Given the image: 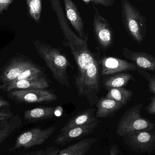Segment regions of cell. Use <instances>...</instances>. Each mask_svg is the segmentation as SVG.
Instances as JSON below:
<instances>
[{
	"instance_id": "obj_1",
	"label": "cell",
	"mask_w": 155,
	"mask_h": 155,
	"mask_svg": "<svg viewBox=\"0 0 155 155\" xmlns=\"http://www.w3.org/2000/svg\"><path fill=\"white\" fill-rule=\"evenodd\" d=\"M52 9L57 17L64 35L63 45L70 48L77 67L74 83L80 97L86 98L92 106L98 100L97 94L101 88L99 57L90 51L88 40H84L71 29L61 2L51 0Z\"/></svg>"
},
{
	"instance_id": "obj_2",
	"label": "cell",
	"mask_w": 155,
	"mask_h": 155,
	"mask_svg": "<svg viewBox=\"0 0 155 155\" xmlns=\"http://www.w3.org/2000/svg\"><path fill=\"white\" fill-rule=\"evenodd\" d=\"M32 42L51 71L54 79L59 84L69 87L71 78L68 71L71 65L64 54L59 48L39 40H33Z\"/></svg>"
},
{
	"instance_id": "obj_3",
	"label": "cell",
	"mask_w": 155,
	"mask_h": 155,
	"mask_svg": "<svg viewBox=\"0 0 155 155\" xmlns=\"http://www.w3.org/2000/svg\"><path fill=\"white\" fill-rule=\"evenodd\" d=\"M121 14L123 24L127 34L133 41L141 44L146 37V18L137 7L127 0L122 1Z\"/></svg>"
},
{
	"instance_id": "obj_4",
	"label": "cell",
	"mask_w": 155,
	"mask_h": 155,
	"mask_svg": "<svg viewBox=\"0 0 155 155\" xmlns=\"http://www.w3.org/2000/svg\"><path fill=\"white\" fill-rule=\"evenodd\" d=\"M143 104L132 106L123 115L118 121L116 133L121 137L136 132L150 131L154 129L153 122L141 116Z\"/></svg>"
},
{
	"instance_id": "obj_5",
	"label": "cell",
	"mask_w": 155,
	"mask_h": 155,
	"mask_svg": "<svg viewBox=\"0 0 155 155\" xmlns=\"http://www.w3.org/2000/svg\"><path fill=\"white\" fill-rule=\"evenodd\" d=\"M94 10L93 26L95 37L102 50H107L114 42V33L107 20L101 15L97 8L92 5Z\"/></svg>"
},
{
	"instance_id": "obj_6",
	"label": "cell",
	"mask_w": 155,
	"mask_h": 155,
	"mask_svg": "<svg viewBox=\"0 0 155 155\" xmlns=\"http://www.w3.org/2000/svg\"><path fill=\"white\" fill-rule=\"evenodd\" d=\"M55 131L54 126L43 129L34 128L28 130L16 138L15 144L9 151L12 152L20 148H29L42 144L51 137Z\"/></svg>"
},
{
	"instance_id": "obj_7",
	"label": "cell",
	"mask_w": 155,
	"mask_h": 155,
	"mask_svg": "<svg viewBox=\"0 0 155 155\" xmlns=\"http://www.w3.org/2000/svg\"><path fill=\"white\" fill-rule=\"evenodd\" d=\"M123 138L125 143L138 153H150L155 150V129L134 132Z\"/></svg>"
},
{
	"instance_id": "obj_8",
	"label": "cell",
	"mask_w": 155,
	"mask_h": 155,
	"mask_svg": "<svg viewBox=\"0 0 155 155\" xmlns=\"http://www.w3.org/2000/svg\"><path fill=\"white\" fill-rule=\"evenodd\" d=\"M8 97L18 103H37L55 101L57 96L44 89L13 90L7 93Z\"/></svg>"
},
{
	"instance_id": "obj_9",
	"label": "cell",
	"mask_w": 155,
	"mask_h": 155,
	"mask_svg": "<svg viewBox=\"0 0 155 155\" xmlns=\"http://www.w3.org/2000/svg\"><path fill=\"white\" fill-rule=\"evenodd\" d=\"M36 65L31 60L24 56L14 57L2 69L0 75V82L4 84L12 82L26 69Z\"/></svg>"
},
{
	"instance_id": "obj_10",
	"label": "cell",
	"mask_w": 155,
	"mask_h": 155,
	"mask_svg": "<svg viewBox=\"0 0 155 155\" xmlns=\"http://www.w3.org/2000/svg\"><path fill=\"white\" fill-rule=\"evenodd\" d=\"M100 64L101 76L111 75L126 71L138 70V67L133 63L117 57H104L100 59Z\"/></svg>"
},
{
	"instance_id": "obj_11",
	"label": "cell",
	"mask_w": 155,
	"mask_h": 155,
	"mask_svg": "<svg viewBox=\"0 0 155 155\" xmlns=\"http://www.w3.org/2000/svg\"><path fill=\"white\" fill-rule=\"evenodd\" d=\"M49 86L48 80L42 76L21 81H12L0 85V89L9 93L13 90L44 89Z\"/></svg>"
},
{
	"instance_id": "obj_12",
	"label": "cell",
	"mask_w": 155,
	"mask_h": 155,
	"mask_svg": "<svg viewBox=\"0 0 155 155\" xmlns=\"http://www.w3.org/2000/svg\"><path fill=\"white\" fill-rule=\"evenodd\" d=\"M100 122L93 123L88 125L72 128L67 132L60 133L54 140L59 145L64 146L71 142L83 138L93 133Z\"/></svg>"
},
{
	"instance_id": "obj_13",
	"label": "cell",
	"mask_w": 155,
	"mask_h": 155,
	"mask_svg": "<svg viewBox=\"0 0 155 155\" xmlns=\"http://www.w3.org/2000/svg\"><path fill=\"white\" fill-rule=\"evenodd\" d=\"M122 54L138 68L155 71V56L153 55L140 51H132L127 47L123 48Z\"/></svg>"
},
{
	"instance_id": "obj_14",
	"label": "cell",
	"mask_w": 155,
	"mask_h": 155,
	"mask_svg": "<svg viewBox=\"0 0 155 155\" xmlns=\"http://www.w3.org/2000/svg\"><path fill=\"white\" fill-rule=\"evenodd\" d=\"M64 9L66 16L78 35L84 40H88V33L86 34L84 25L77 5L72 0H64Z\"/></svg>"
},
{
	"instance_id": "obj_15",
	"label": "cell",
	"mask_w": 155,
	"mask_h": 155,
	"mask_svg": "<svg viewBox=\"0 0 155 155\" xmlns=\"http://www.w3.org/2000/svg\"><path fill=\"white\" fill-rule=\"evenodd\" d=\"M95 110L93 108H88L79 112L70 118L67 123L61 129L60 133L67 132L72 128L100 122L95 116Z\"/></svg>"
},
{
	"instance_id": "obj_16",
	"label": "cell",
	"mask_w": 155,
	"mask_h": 155,
	"mask_svg": "<svg viewBox=\"0 0 155 155\" xmlns=\"http://www.w3.org/2000/svg\"><path fill=\"white\" fill-rule=\"evenodd\" d=\"M124 106L122 104L108 99L102 97L96 103L97 110L96 116L98 118H106L111 116Z\"/></svg>"
},
{
	"instance_id": "obj_17",
	"label": "cell",
	"mask_w": 155,
	"mask_h": 155,
	"mask_svg": "<svg viewBox=\"0 0 155 155\" xmlns=\"http://www.w3.org/2000/svg\"><path fill=\"white\" fill-rule=\"evenodd\" d=\"M57 107L41 106L27 110L25 112L24 118L30 122H37L52 118Z\"/></svg>"
},
{
	"instance_id": "obj_18",
	"label": "cell",
	"mask_w": 155,
	"mask_h": 155,
	"mask_svg": "<svg viewBox=\"0 0 155 155\" xmlns=\"http://www.w3.org/2000/svg\"><path fill=\"white\" fill-rule=\"evenodd\" d=\"M96 141V138L83 139L61 150L57 155H86Z\"/></svg>"
},
{
	"instance_id": "obj_19",
	"label": "cell",
	"mask_w": 155,
	"mask_h": 155,
	"mask_svg": "<svg viewBox=\"0 0 155 155\" xmlns=\"http://www.w3.org/2000/svg\"><path fill=\"white\" fill-rule=\"evenodd\" d=\"M131 80L136 82L135 78L132 75L127 73H119L106 78L102 85L104 88L109 90L125 87Z\"/></svg>"
},
{
	"instance_id": "obj_20",
	"label": "cell",
	"mask_w": 155,
	"mask_h": 155,
	"mask_svg": "<svg viewBox=\"0 0 155 155\" xmlns=\"http://www.w3.org/2000/svg\"><path fill=\"white\" fill-rule=\"evenodd\" d=\"M133 91L124 87L113 88L108 90L105 97L116 101L123 106H125L134 95Z\"/></svg>"
},
{
	"instance_id": "obj_21",
	"label": "cell",
	"mask_w": 155,
	"mask_h": 155,
	"mask_svg": "<svg viewBox=\"0 0 155 155\" xmlns=\"http://www.w3.org/2000/svg\"><path fill=\"white\" fill-rule=\"evenodd\" d=\"M29 14L36 22H39L41 18L42 4L41 0H27L26 1Z\"/></svg>"
},
{
	"instance_id": "obj_22",
	"label": "cell",
	"mask_w": 155,
	"mask_h": 155,
	"mask_svg": "<svg viewBox=\"0 0 155 155\" xmlns=\"http://www.w3.org/2000/svg\"><path fill=\"white\" fill-rule=\"evenodd\" d=\"M21 124V121L17 117H12L10 119L8 123L0 130V143L6 139L16 128H18Z\"/></svg>"
},
{
	"instance_id": "obj_23",
	"label": "cell",
	"mask_w": 155,
	"mask_h": 155,
	"mask_svg": "<svg viewBox=\"0 0 155 155\" xmlns=\"http://www.w3.org/2000/svg\"><path fill=\"white\" fill-rule=\"evenodd\" d=\"M137 71L148 82V87L149 92L155 94V73L152 75L144 69L138 67Z\"/></svg>"
},
{
	"instance_id": "obj_24",
	"label": "cell",
	"mask_w": 155,
	"mask_h": 155,
	"mask_svg": "<svg viewBox=\"0 0 155 155\" xmlns=\"http://www.w3.org/2000/svg\"><path fill=\"white\" fill-rule=\"evenodd\" d=\"M60 150L55 147H48L46 149L37 150L23 155H57Z\"/></svg>"
},
{
	"instance_id": "obj_25",
	"label": "cell",
	"mask_w": 155,
	"mask_h": 155,
	"mask_svg": "<svg viewBox=\"0 0 155 155\" xmlns=\"http://www.w3.org/2000/svg\"><path fill=\"white\" fill-rule=\"evenodd\" d=\"M82 2L85 4H92L95 5H101L105 7L113 6L114 4V0H82Z\"/></svg>"
},
{
	"instance_id": "obj_26",
	"label": "cell",
	"mask_w": 155,
	"mask_h": 155,
	"mask_svg": "<svg viewBox=\"0 0 155 155\" xmlns=\"http://www.w3.org/2000/svg\"><path fill=\"white\" fill-rule=\"evenodd\" d=\"M13 113L10 109L3 108L0 109V122L8 121L13 116Z\"/></svg>"
},
{
	"instance_id": "obj_27",
	"label": "cell",
	"mask_w": 155,
	"mask_h": 155,
	"mask_svg": "<svg viewBox=\"0 0 155 155\" xmlns=\"http://www.w3.org/2000/svg\"><path fill=\"white\" fill-rule=\"evenodd\" d=\"M146 110L148 113L155 115V96L151 98V102L146 107Z\"/></svg>"
},
{
	"instance_id": "obj_28",
	"label": "cell",
	"mask_w": 155,
	"mask_h": 155,
	"mask_svg": "<svg viewBox=\"0 0 155 155\" xmlns=\"http://www.w3.org/2000/svg\"><path fill=\"white\" fill-rule=\"evenodd\" d=\"M13 2V0H0V15L4 11L7 10Z\"/></svg>"
},
{
	"instance_id": "obj_29",
	"label": "cell",
	"mask_w": 155,
	"mask_h": 155,
	"mask_svg": "<svg viewBox=\"0 0 155 155\" xmlns=\"http://www.w3.org/2000/svg\"><path fill=\"white\" fill-rule=\"evenodd\" d=\"M10 106V103L2 96H0V108H5Z\"/></svg>"
},
{
	"instance_id": "obj_30",
	"label": "cell",
	"mask_w": 155,
	"mask_h": 155,
	"mask_svg": "<svg viewBox=\"0 0 155 155\" xmlns=\"http://www.w3.org/2000/svg\"><path fill=\"white\" fill-rule=\"evenodd\" d=\"M110 155H120L118 148L116 146H112L110 150Z\"/></svg>"
},
{
	"instance_id": "obj_31",
	"label": "cell",
	"mask_w": 155,
	"mask_h": 155,
	"mask_svg": "<svg viewBox=\"0 0 155 155\" xmlns=\"http://www.w3.org/2000/svg\"><path fill=\"white\" fill-rule=\"evenodd\" d=\"M9 120H8V121H3V122H0V130H1L2 128H3V127H4V126H5L6 125L7 123H8Z\"/></svg>"
}]
</instances>
